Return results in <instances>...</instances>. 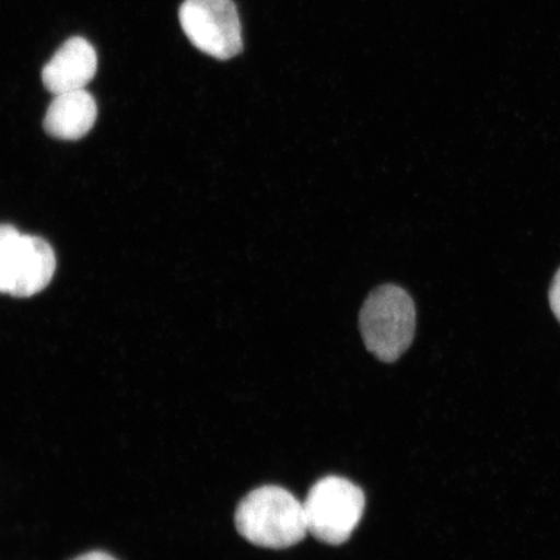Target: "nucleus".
Masks as SVG:
<instances>
[{"label": "nucleus", "instance_id": "obj_9", "mask_svg": "<svg viewBox=\"0 0 560 560\" xmlns=\"http://www.w3.org/2000/svg\"><path fill=\"white\" fill-rule=\"evenodd\" d=\"M73 560H117L116 558L107 555V552L103 551H90L86 555L80 556Z\"/></svg>", "mask_w": 560, "mask_h": 560}, {"label": "nucleus", "instance_id": "obj_5", "mask_svg": "<svg viewBox=\"0 0 560 560\" xmlns=\"http://www.w3.org/2000/svg\"><path fill=\"white\" fill-rule=\"evenodd\" d=\"M179 21L191 44L214 59H233L243 50L242 24L233 0H185Z\"/></svg>", "mask_w": 560, "mask_h": 560}, {"label": "nucleus", "instance_id": "obj_1", "mask_svg": "<svg viewBox=\"0 0 560 560\" xmlns=\"http://www.w3.org/2000/svg\"><path fill=\"white\" fill-rule=\"evenodd\" d=\"M236 529L250 544L287 549L310 534L303 502L289 490L266 486L245 495L235 513Z\"/></svg>", "mask_w": 560, "mask_h": 560}, {"label": "nucleus", "instance_id": "obj_3", "mask_svg": "<svg viewBox=\"0 0 560 560\" xmlns=\"http://www.w3.org/2000/svg\"><path fill=\"white\" fill-rule=\"evenodd\" d=\"M307 532L318 541L341 545L349 540L365 513V493L340 476L315 482L303 502Z\"/></svg>", "mask_w": 560, "mask_h": 560}, {"label": "nucleus", "instance_id": "obj_8", "mask_svg": "<svg viewBox=\"0 0 560 560\" xmlns=\"http://www.w3.org/2000/svg\"><path fill=\"white\" fill-rule=\"evenodd\" d=\"M549 301L552 313L560 322V269L557 271L555 279L550 285Z\"/></svg>", "mask_w": 560, "mask_h": 560}, {"label": "nucleus", "instance_id": "obj_7", "mask_svg": "<svg viewBox=\"0 0 560 560\" xmlns=\"http://www.w3.org/2000/svg\"><path fill=\"white\" fill-rule=\"evenodd\" d=\"M97 117L96 102L86 90L55 95L45 117L48 136L60 140H79L93 129Z\"/></svg>", "mask_w": 560, "mask_h": 560}, {"label": "nucleus", "instance_id": "obj_4", "mask_svg": "<svg viewBox=\"0 0 560 560\" xmlns=\"http://www.w3.org/2000/svg\"><path fill=\"white\" fill-rule=\"evenodd\" d=\"M55 270L50 244L0 223V293L21 299L37 295L51 283Z\"/></svg>", "mask_w": 560, "mask_h": 560}, {"label": "nucleus", "instance_id": "obj_2", "mask_svg": "<svg viewBox=\"0 0 560 560\" xmlns=\"http://www.w3.org/2000/svg\"><path fill=\"white\" fill-rule=\"evenodd\" d=\"M415 301L401 287L384 284L370 293L360 314L363 342L383 362H395L415 339Z\"/></svg>", "mask_w": 560, "mask_h": 560}, {"label": "nucleus", "instance_id": "obj_6", "mask_svg": "<svg viewBox=\"0 0 560 560\" xmlns=\"http://www.w3.org/2000/svg\"><path fill=\"white\" fill-rule=\"evenodd\" d=\"M97 69L95 48L89 40L73 37L66 42L42 70V81L54 95L85 90Z\"/></svg>", "mask_w": 560, "mask_h": 560}]
</instances>
